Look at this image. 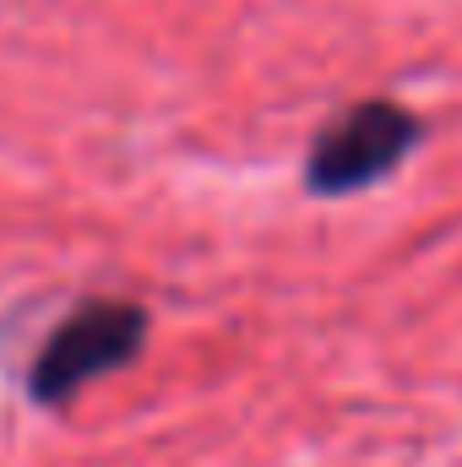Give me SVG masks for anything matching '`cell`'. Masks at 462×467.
<instances>
[{
	"label": "cell",
	"instance_id": "2",
	"mask_svg": "<svg viewBox=\"0 0 462 467\" xmlns=\"http://www.w3.org/2000/svg\"><path fill=\"white\" fill-rule=\"evenodd\" d=\"M425 141V115H414L397 99H359L343 115H332L305 147V191L310 196H359L381 180H392Z\"/></svg>",
	"mask_w": 462,
	"mask_h": 467
},
{
	"label": "cell",
	"instance_id": "1",
	"mask_svg": "<svg viewBox=\"0 0 462 467\" xmlns=\"http://www.w3.org/2000/svg\"><path fill=\"white\" fill-rule=\"evenodd\" d=\"M152 337V316L136 299H82L66 310L27 364V397L38 408L77 402L93 380L125 369Z\"/></svg>",
	"mask_w": 462,
	"mask_h": 467
}]
</instances>
